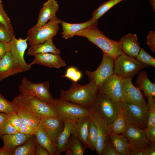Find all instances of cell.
<instances>
[{"label": "cell", "instance_id": "30", "mask_svg": "<svg viewBox=\"0 0 155 155\" xmlns=\"http://www.w3.org/2000/svg\"><path fill=\"white\" fill-rule=\"evenodd\" d=\"M128 124L121 106L116 118L108 126L111 133L122 134L125 130Z\"/></svg>", "mask_w": 155, "mask_h": 155}, {"label": "cell", "instance_id": "11", "mask_svg": "<svg viewBox=\"0 0 155 155\" xmlns=\"http://www.w3.org/2000/svg\"><path fill=\"white\" fill-rule=\"evenodd\" d=\"M115 59L103 53L102 61L95 71L86 70L85 74L90 80L94 81L99 87L108 77L114 73Z\"/></svg>", "mask_w": 155, "mask_h": 155}, {"label": "cell", "instance_id": "15", "mask_svg": "<svg viewBox=\"0 0 155 155\" xmlns=\"http://www.w3.org/2000/svg\"><path fill=\"white\" fill-rule=\"evenodd\" d=\"M90 112V117L95 123L98 132L95 150L98 155H101L105 144L110 140L111 133L108 125L105 121L96 114Z\"/></svg>", "mask_w": 155, "mask_h": 155}, {"label": "cell", "instance_id": "26", "mask_svg": "<svg viewBox=\"0 0 155 155\" xmlns=\"http://www.w3.org/2000/svg\"><path fill=\"white\" fill-rule=\"evenodd\" d=\"M34 135L36 142L46 149L49 155H56L55 148L50 137L40 123L36 128Z\"/></svg>", "mask_w": 155, "mask_h": 155}, {"label": "cell", "instance_id": "52", "mask_svg": "<svg viewBox=\"0 0 155 155\" xmlns=\"http://www.w3.org/2000/svg\"><path fill=\"white\" fill-rule=\"evenodd\" d=\"M0 155H11L3 146L0 148Z\"/></svg>", "mask_w": 155, "mask_h": 155}, {"label": "cell", "instance_id": "40", "mask_svg": "<svg viewBox=\"0 0 155 155\" xmlns=\"http://www.w3.org/2000/svg\"><path fill=\"white\" fill-rule=\"evenodd\" d=\"M15 36L14 32L10 31L0 24V41L5 43H7Z\"/></svg>", "mask_w": 155, "mask_h": 155}, {"label": "cell", "instance_id": "36", "mask_svg": "<svg viewBox=\"0 0 155 155\" xmlns=\"http://www.w3.org/2000/svg\"><path fill=\"white\" fill-rule=\"evenodd\" d=\"M154 97L148 98V116L147 127L150 128L155 126V102Z\"/></svg>", "mask_w": 155, "mask_h": 155}, {"label": "cell", "instance_id": "28", "mask_svg": "<svg viewBox=\"0 0 155 155\" xmlns=\"http://www.w3.org/2000/svg\"><path fill=\"white\" fill-rule=\"evenodd\" d=\"M110 141L113 147L120 155H127L130 146L125 136L122 134L111 133Z\"/></svg>", "mask_w": 155, "mask_h": 155}, {"label": "cell", "instance_id": "7", "mask_svg": "<svg viewBox=\"0 0 155 155\" xmlns=\"http://www.w3.org/2000/svg\"><path fill=\"white\" fill-rule=\"evenodd\" d=\"M149 66L123 53L115 60L114 73L123 79H132L139 72Z\"/></svg>", "mask_w": 155, "mask_h": 155}, {"label": "cell", "instance_id": "47", "mask_svg": "<svg viewBox=\"0 0 155 155\" xmlns=\"http://www.w3.org/2000/svg\"><path fill=\"white\" fill-rule=\"evenodd\" d=\"M49 154L44 148L36 142L35 155H49Z\"/></svg>", "mask_w": 155, "mask_h": 155}, {"label": "cell", "instance_id": "12", "mask_svg": "<svg viewBox=\"0 0 155 155\" xmlns=\"http://www.w3.org/2000/svg\"><path fill=\"white\" fill-rule=\"evenodd\" d=\"M122 78L114 73L99 87V89L113 102H121L122 93Z\"/></svg>", "mask_w": 155, "mask_h": 155}, {"label": "cell", "instance_id": "27", "mask_svg": "<svg viewBox=\"0 0 155 155\" xmlns=\"http://www.w3.org/2000/svg\"><path fill=\"white\" fill-rule=\"evenodd\" d=\"M47 53L58 54L61 53L60 50L54 45L53 38L48 39L42 43L30 46L27 54L34 56L37 54Z\"/></svg>", "mask_w": 155, "mask_h": 155}, {"label": "cell", "instance_id": "34", "mask_svg": "<svg viewBox=\"0 0 155 155\" xmlns=\"http://www.w3.org/2000/svg\"><path fill=\"white\" fill-rule=\"evenodd\" d=\"M125 0H109L104 2L93 12L92 18L97 20L113 6L118 3Z\"/></svg>", "mask_w": 155, "mask_h": 155}, {"label": "cell", "instance_id": "3", "mask_svg": "<svg viewBox=\"0 0 155 155\" xmlns=\"http://www.w3.org/2000/svg\"><path fill=\"white\" fill-rule=\"evenodd\" d=\"M11 102L19 108L30 111L40 119L57 116L54 109L47 102L33 96L20 93Z\"/></svg>", "mask_w": 155, "mask_h": 155}, {"label": "cell", "instance_id": "44", "mask_svg": "<svg viewBox=\"0 0 155 155\" xmlns=\"http://www.w3.org/2000/svg\"><path fill=\"white\" fill-rule=\"evenodd\" d=\"M36 128L22 122L18 131L24 134L32 135H34Z\"/></svg>", "mask_w": 155, "mask_h": 155}, {"label": "cell", "instance_id": "42", "mask_svg": "<svg viewBox=\"0 0 155 155\" xmlns=\"http://www.w3.org/2000/svg\"><path fill=\"white\" fill-rule=\"evenodd\" d=\"M18 131L8 121V120L3 125L0 130V138L4 135L15 133Z\"/></svg>", "mask_w": 155, "mask_h": 155}, {"label": "cell", "instance_id": "24", "mask_svg": "<svg viewBox=\"0 0 155 155\" xmlns=\"http://www.w3.org/2000/svg\"><path fill=\"white\" fill-rule=\"evenodd\" d=\"M138 74L135 82V87L142 91L147 98L155 97V84L148 79L147 72L142 70Z\"/></svg>", "mask_w": 155, "mask_h": 155}, {"label": "cell", "instance_id": "19", "mask_svg": "<svg viewBox=\"0 0 155 155\" xmlns=\"http://www.w3.org/2000/svg\"><path fill=\"white\" fill-rule=\"evenodd\" d=\"M137 35L128 33L123 36L119 41L123 53L136 58L140 52V47L137 41Z\"/></svg>", "mask_w": 155, "mask_h": 155}, {"label": "cell", "instance_id": "1", "mask_svg": "<svg viewBox=\"0 0 155 155\" xmlns=\"http://www.w3.org/2000/svg\"><path fill=\"white\" fill-rule=\"evenodd\" d=\"M99 87L93 81L82 85L73 82L67 90H61L59 99L77 104L89 109L94 102Z\"/></svg>", "mask_w": 155, "mask_h": 155}, {"label": "cell", "instance_id": "50", "mask_svg": "<svg viewBox=\"0 0 155 155\" xmlns=\"http://www.w3.org/2000/svg\"><path fill=\"white\" fill-rule=\"evenodd\" d=\"M7 52L5 44L0 41V60L3 58Z\"/></svg>", "mask_w": 155, "mask_h": 155}, {"label": "cell", "instance_id": "35", "mask_svg": "<svg viewBox=\"0 0 155 155\" xmlns=\"http://www.w3.org/2000/svg\"><path fill=\"white\" fill-rule=\"evenodd\" d=\"M19 108L12 102L7 100L0 93V112L8 114L13 113H18Z\"/></svg>", "mask_w": 155, "mask_h": 155}, {"label": "cell", "instance_id": "48", "mask_svg": "<svg viewBox=\"0 0 155 155\" xmlns=\"http://www.w3.org/2000/svg\"><path fill=\"white\" fill-rule=\"evenodd\" d=\"M155 155V142L150 144L144 149V155Z\"/></svg>", "mask_w": 155, "mask_h": 155}, {"label": "cell", "instance_id": "2", "mask_svg": "<svg viewBox=\"0 0 155 155\" xmlns=\"http://www.w3.org/2000/svg\"><path fill=\"white\" fill-rule=\"evenodd\" d=\"M75 35L86 38L90 42L100 48L103 53L113 57L115 60L123 53L119 41L106 37L97 26L78 31L75 33Z\"/></svg>", "mask_w": 155, "mask_h": 155}, {"label": "cell", "instance_id": "45", "mask_svg": "<svg viewBox=\"0 0 155 155\" xmlns=\"http://www.w3.org/2000/svg\"><path fill=\"white\" fill-rule=\"evenodd\" d=\"M147 44L151 50L155 52V31H150L147 37Z\"/></svg>", "mask_w": 155, "mask_h": 155}, {"label": "cell", "instance_id": "41", "mask_svg": "<svg viewBox=\"0 0 155 155\" xmlns=\"http://www.w3.org/2000/svg\"><path fill=\"white\" fill-rule=\"evenodd\" d=\"M7 115L9 122L18 131L22 122L17 113L14 112Z\"/></svg>", "mask_w": 155, "mask_h": 155}, {"label": "cell", "instance_id": "21", "mask_svg": "<svg viewBox=\"0 0 155 155\" xmlns=\"http://www.w3.org/2000/svg\"><path fill=\"white\" fill-rule=\"evenodd\" d=\"M97 20L91 18L89 20L80 23H70L62 21L61 24L62 26L61 36L65 39L72 38L75 33L90 27L97 26Z\"/></svg>", "mask_w": 155, "mask_h": 155}, {"label": "cell", "instance_id": "46", "mask_svg": "<svg viewBox=\"0 0 155 155\" xmlns=\"http://www.w3.org/2000/svg\"><path fill=\"white\" fill-rule=\"evenodd\" d=\"M146 136L149 142H152L155 141V126L146 128L144 129Z\"/></svg>", "mask_w": 155, "mask_h": 155}, {"label": "cell", "instance_id": "38", "mask_svg": "<svg viewBox=\"0 0 155 155\" xmlns=\"http://www.w3.org/2000/svg\"><path fill=\"white\" fill-rule=\"evenodd\" d=\"M0 24L10 31L14 32L10 19L4 9L2 0H0Z\"/></svg>", "mask_w": 155, "mask_h": 155}, {"label": "cell", "instance_id": "49", "mask_svg": "<svg viewBox=\"0 0 155 155\" xmlns=\"http://www.w3.org/2000/svg\"><path fill=\"white\" fill-rule=\"evenodd\" d=\"M144 149H136L130 148L127 155H144Z\"/></svg>", "mask_w": 155, "mask_h": 155}, {"label": "cell", "instance_id": "9", "mask_svg": "<svg viewBox=\"0 0 155 155\" xmlns=\"http://www.w3.org/2000/svg\"><path fill=\"white\" fill-rule=\"evenodd\" d=\"M19 91L20 93L36 97L47 103L53 99L50 92L48 81L35 83L24 77L19 86Z\"/></svg>", "mask_w": 155, "mask_h": 155}, {"label": "cell", "instance_id": "20", "mask_svg": "<svg viewBox=\"0 0 155 155\" xmlns=\"http://www.w3.org/2000/svg\"><path fill=\"white\" fill-rule=\"evenodd\" d=\"M59 8V5L57 1L47 0L43 3L40 10L36 25L40 26H43L56 17Z\"/></svg>", "mask_w": 155, "mask_h": 155}, {"label": "cell", "instance_id": "43", "mask_svg": "<svg viewBox=\"0 0 155 155\" xmlns=\"http://www.w3.org/2000/svg\"><path fill=\"white\" fill-rule=\"evenodd\" d=\"M101 155H120V154L113 147L110 140L104 146Z\"/></svg>", "mask_w": 155, "mask_h": 155}, {"label": "cell", "instance_id": "6", "mask_svg": "<svg viewBox=\"0 0 155 155\" xmlns=\"http://www.w3.org/2000/svg\"><path fill=\"white\" fill-rule=\"evenodd\" d=\"M62 20L56 16L42 26L36 25L28 30L27 38L30 46L41 43L55 36Z\"/></svg>", "mask_w": 155, "mask_h": 155}, {"label": "cell", "instance_id": "37", "mask_svg": "<svg viewBox=\"0 0 155 155\" xmlns=\"http://www.w3.org/2000/svg\"><path fill=\"white\" fill-rule=\"evenodd\" d=\"M136 59L141 63L155 67V59L148 54L143 48H141Z\"/></svg>", "mask_w": 155, "mask_h": 155}, {"label": "cell", "instance_id": "13", "mask_svg": "<svg viewBox=\"0 0 155 155\" xmlns=\"http://www.w3.org/2000/svg\"><path fill=\"white\" fill-rule=\"evenodd\" d=\"M132 79H123L122 93L121 102L134 104L141 106L147 104L141 91L134 86Z\"/></svg>", "mask_w": 155, "mask_h": 155}, {"label": "cell", "instance_id": "5", "mask_svg": "<svg viewBox=\"0 0 155 155\" xmlns=\"http://www.w3.org/2000/svg\"><path fill=\"white\" fill-rule=\"evenodd\" d=\"M121 106V102H113L99 88L95 99L89 110L102 118L109 125L116 118Z\"/></svg>", "mask_w": 155, "mask_h": 155}, {"label": "cell", "instance_id": "33", "mask_svg": "<svg viewBox=\"0 0 155 155\" xmlns=\"http://www.w3.org/2000/svg\"><path fill=\"white\" fill-rule=\"evenodd\" d=\"M98 132L96 126L90 118L88 125L87 139L88 147L91 150H95Z\"/></svg>", "mask_w": 155, "mask_h": 155}, {"label": "cell", "instance_id": "22", "mask_svg": "<svg viewBox=\"0 0 155 155\" xmlns=\"http://www.w3.org/2000/svg\"><path fill=\"white\" fill-rule=\"evenodd\" d=\"M31 135L19 132L14 134L3 135L0 138L3 141V146L12 155L14 150L26 141Z\"/></svg>", "mask_w": 155, "mask_h": 155}, {"label": "cell", "instance_id": "51", "mask_svg": "<svg viewBox=\"0 0 155 155\" xmlns=\"http://www.w3.org/2000/svg\"><path fill=\"white\" fill-rule=\"evenodd\" d=\"M7 120V115L5 113L0 112V130L3 124Z\"/></svg>", "mask_w": 155, "mask_h": 155}, {"label": "cell", "instance_id": "39", "mask_svg": "<svg viewBox=\"0 0 155 155\" xmlns=\"http://www.w3.org/2000/svg\"><path fill=\"white\" fill-rule=\"evenodd\" d=\"M81 73L74 67L68 68L66 71V73L63 77L67 78L73 82H77L81 78Z\"/></svg>", "mask_w": 155, "mask_h": 155}, {"label": "cell", "instance_id": "10", "mask_svg": "<svg viewBox=\"0 0 155 155\" xmlns=\"http://www.w3.org/2000/svg\"><path fill=\"white\" fill-rule=\"evenodd\" d=\"M28 38H16L15 36L11 40L5 44L7 52H9L14 62L25 71L30 70L32 65L26 62L24 55L28 46Z\"/></svg>", "mask_w": 155, "mask_h": 155}, {"label": "cell", "instance_id": "31", "mask_svg": "<svg viewBox=\"0 0 155 155\" xmlns=\"http://www.w3.org/2000/svg\"><path fill=\"white\" fill-rule=\"evenodd\" d=\"M82 142L77 138L71 135L65 151L66 155H83L85 149Z\"/></svg>", "mask_w": 155, "mask_h": 155}, {"label": "cell", "instance_id": "25", "mask_svg": "<svg viewBox=\"0 0 155 155\" xmlns=\"http://www.w3.org/2000/svg\"><path fill=\"white\" fill-rule=\"evenodd\" d=\"M74 123L70 121L64 122L63 129L56 140L55 146L56 155H60L65 152L71 135V130Z\"/></svg>", "mask_w": 155, "mask_h": 155}, {"label": "cell", "instance_id": "53", "mask_svg": "<svg viewBox=\"0 0 155 155\" xmlns=\"http://www.w3.org/2000/svg\"><path fill=\"white\" fill-rule=\"evenodd\" d=\"M151 4L153 9L154 13L155 12V0H149Z\"/></svg>", "mask_w": 155, "mask_h": 155}, {"label": "cell", "instance_id": "8", "mask_svg": "<svg viewBox=\"0 0 155 155\" xmlns=\"http://www.w3.org/2000/svg\"><path fill=\"white\" fill-rule=\"evenodd\" d=\"M121 104L124 115L128 123L143 129L147 127L148 104L144 106L125 102H121Z\"/></svg>", "mask_w": 155, "mask_h": 155}, {"label": "cell", "instance_id": "16", "mask_svg": "<svg viewBox=\"0 0 155 155\" xmlns=\"http://www.w3.org/2000/svg\"><path fill=\"white\" fill-rule=\"evenodd\" d=\"M40 124L47 132L55 148L57 138L63 129L64 122L56 116L41 119Z\"/></svg>", "mask_w": 155, "mask_h": 155}, {"label": "cell", "instance_id": "32", "mask_svg": "<svg viewBox=\"0 0 155 155\" xmlns=\"http://www.w3.org/2000/svg\"><path fill=\"white\" fill-rule=\"evenodd\" d=\"M17 114L22 122L31 127L36 128L40 123V119L26 109L19 108Z\"/></svg>", "mask_w": 155, "mask_h": 155}, {"label": "cell", "instance_id": "23", "mask_svg": "<svg viewBox=\"0 0 155 155\" xmlns=\"http://www.w3.org/2000/svg\"><path fill=\"white\" fill-rule=\"evenodd\" d=\"M90 118L85 117L78 119L74 124L71 131V135L78 138L88 147L87 139L88 125Z\"/></svg>", "mask_w": 155, "mask_h": 155}, {"label": "cell", "instance_id": "29", "mask_svg": "<svg viewBox=\"0 0 155 155\" xmlns=\"http://www.w3.org/2000/svg\"><path fill=\"white\" fill-rule=\"evenodd\" d=\"M36 144L35 135H32L26 141L14 150L12 155H35Z\"/></svg>", "mask_w": 155, "mask_h": 155}, {"label": "cell", "instance_id": "18", "mask_svg": "<svg viewBox=\"0 0 155 155\" xmlns=\"http://www.w3.org/2000/svg\"><path fill=\"white\" fill-rule=\"evenodd\" d=\"M34 57L33 61L30 63L32 65L37 64L50 68L58 69L66 65L60 54L51 53H40Z\"/></svg>", "mask_w": 155, "mask_h": 155}, {"label": "cell", "instance_id": "4", "mask_svg": "<svg viewBox=\"0 0 155 155\" xmlns=\"http://www.w3.org/2000/svg\"><path fill=\"white\" fill-rule=\"evenodd\" d=\"M54 110L57 116L64 122L70 121L75 123L79 119L90 117L88 109L72 102L53 98L47 103Z\"/></svg>", "mask_w": 155, "mask_h": 155}, {"label": "cell", "instance_id": "17", "mask_svg": "<svg viewBox=\"0 0 155 155\" xmlns=\"http://www.w3.org/2000/svg\"><path fill=\"white\" fill-rule=\"evenodd\" d=\"M25 71L14 62L9 52H7L0 60V82L11 76Z\"/></svg>", "mask_w": 155, "mask_h": 155}, {"label": "cell", "instance_id": "14", "mask_svg": "<svg viewBox=\"0 0 155 155\" xmlns=\"http://www.w3.org/2000/svg\"><path fill=\"white\" fill-rule=\"evenodd\" d=\"M122 134L127 139L131 148L143 149L150 144L144 129L133 125L128 123Z\"/></svg>", "mask_w": 155, "mask_h": 155}]
</instances>
